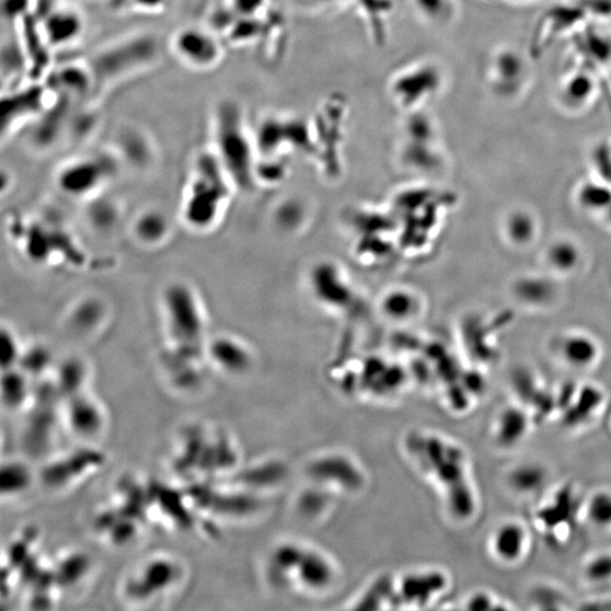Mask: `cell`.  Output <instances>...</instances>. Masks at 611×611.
<instances>
[{
    "label": "cell",
    "mask_w": 611,
    "mask_h": 611,
    "mask_svg": "<svg viewBox=\"0 0 611 611\" xmlns=\"http://www.w3.org/2000/svg\"><path fill=\"white\" fill-rule=\"evenodd\" d=\"M487 77L496 96L515 100L529 87L532 70L522 53L514 48H502L492 55Z\"/></svg>",
    "instance_id": "4fadbf2b"
},
{
    "label": "cell",
    "mask_w": 611,
    "mask_h": 611,
    "mask_svg": "<svg viewBox=\"0 0 611 611\" xmlns=\"http://www.w3.org/2000/svg\"><path fill=\"white\" fill-rule=\"evenodd\" d=\"M31 468L23 461L10 460L0 472V492L3 498L13 499L26 493L33 484Z\"/></svg>",
    "instance_id": "484cf974"
},
{
    "label": "cell",
    "mask_w": 611,
    "mask_h": 611,
    "mask_svg": "<svg viewBox=\"0 0 611 611\" xmlns=\"http://www.w3.org/2000/svg\"><path fill=\"white\" fill-rule=\"evenodd\" d=\"M45 84L56 94L74 101H84L94 96V81L85 62H70L54 67Z\"/></svg>",
    "instance_id": "d6986e66"
},
{
    "label": "cell",
    "mask_w": 611,
    "mask_h": 611,
    "mask_svg": "<svg viewBox=\"0 0 611 611\" xmlns=\"http://www.w3.org/2000/svg\"><path fill=\"white\" fill-rule=\"evenodd\" d=\"M105 460V454L92 447L79 448L49 460L41 471V481L51 491L70 489L90 477Z\"/></svg>",
    "instance_id": "7c38bea8"
},
{
    "label": "cell",
    "mask_w": 611,
    "mask_h": 611,
    "mask_svg": "<svg viewBox=\"0 0 611 611\" xmlns=\"http://www.w3.org/2000/svg\"><path fill=\"white\" fill-rule=\"evenodd\" d=\"M599 94L597 78L585 68L577 67L558 85L557 102L566 113L579 115L587 112Z\"/></svg>",
    "instance_id": "ac0fdd59"
},
{
    "label": "cell",
    "mask_w": 611,
    "mask_h": 611,
    "mask_svg": "<svg viewBox=\"0 0 611 611\" xmlns=\"http://www.w3.org/2000/svg\"><path fill=\"white\" fill-rule=\"evenodd\" d=\"M164 221L153 216H145L138 223V232L142 240L153 241L158 240L163 234Z\"/></svg>",
    "instance_id": "e575fe53"
},
{
    "label": "cell",
    "mask_w": 611,
    "mask_h": 611,
    "mask_svg": "<svg viewBox=\"0 0 611 611\" xmlns=\"http://www.w3.org/2000/svg\"><path fill=\"white\" fill-rule=\"evenodd\" d=\"M169 45L183 65L197 72L214 70L223 58L218 33L207 26H183L173 34Z\"/></svg>",
    "instance_id": "30bf717a"
},
{
    "label": "cell",
    "mask_w": 611,
    "mask_h": 611,
    "mask_svg": "<svg viewBox=\"0 0 611 611\" xmlns=\"http://www.w3.org/2000/svg\"><path fill=\"white\" fill-rule=\"evenodd\" d=\"M207 357L217 368L228 373L244 371L250 362L247 354L230 338H217L208 344Z\"/></svg>",
    "instance_id": "cb8c5ba5"
},
{
    "label": "cell",
    "mask_w": 611,
    "mask_h": 611,
    "mask_svg": "<svg viewBox=\"0 0 611 611\" xmlns=\"http://www.w3.org/2000/svg\"><path fill=\"white\" fill-rule=\"evenodd\" d=\"M269 569L289 584H297L302 590L320 592L334 580L333 564L321 553L298 545L280 546L269 560Z\"/></svg>",
    "instance_id": "9c48e42d"
},
{
    "label": "cell",
    "mask_w": 611,
    "mask_h": 611,
    "mask_svg": "<svg viewBox=\"0 0 611 611\" xmlns=\"http://www.w3.org/2000/svg\"><path fill=\"white\" fill-rule=\"evenodd\" d=\"M535 609H565L566 597L561 589L553 586H542L532 593Z\"/></svg>",
    "instance_id": "1f68e13d"
},
{
    "label": "cell",
    "mask_w": 611,
    "mask_h": 611,
    "mask_svg": "<svg viewBox=\"0 0 611 611\" xmlns=\"http://www.w3.org/2000/svg\"><path fill=\"white\" fill-rule=\"evenodd\" d=\"M549 471L540 463L524 461L514 465L505 475L507 487L519 496H534L549 483Z\"/></svg>",
    "instance_id": "7402d4cb"
},
{
    "label": "cell",
    "mask_w": 611,
    "mask_h": 611,
    "mask_svg": "<svg viewBox=\"0 0 611 611\" xmlns=\"http://www.w3.org/2000/svg\"><path fill=\"white\" fill-rule=\"evenodd\" d=\"M231 181L214 150L197 155L183 204V216L189 227L203 231L218 221Z\"/></svg>",
    "instance_id": "5b68a950"
},
{
    "label": "cell",
    "mask_w": 611,
    "mask_h": 611,
    "mask_svg": "<svg viewBox=\"0 0 611 611\" xmlns=\"http://www.w3.org/2000/svg\"><path fill=\"white\" fill-rule=\"evenodd\" d=\"M574 484H561L543 496L533 511V523L553 545H563L584 522L585 497Z\"/></svg>",
    "instance_id": "52a82bcc"
},
{
    "label": "cell",
    "mask_w": 611,
    "mask_h": 611,
    "mask_svg": "<svg viewBox=\"0 0 611 611\" xmlns=\"http://www.w3.org/2000/svg\"><path fill=\"white\" fill-rule=\"evenodd\" d=\"M584 579L597 587L611 585V551L590 556L583 567Z\"/></svg>",
    "instance_id": "f546056e"
},
{
    "label": "cell",
    "mask_w": 611,
    "mask_h": 611,
    "mask_svg": "<svg viewBox=\"0 0 611 611\" xmlns=\"http://www.w3.org/2000/svg\"><path fill=\"white\" fill-rule=\"evenodd\" d=\"M238 462L234 441L222 430L193 426L181 435L173 461L174 468L192 482L218 479Z\"/></svg>",
    "instance_id": "277c9868"
},
{
    "label": "cell",
    "mask_w": 611,
    "mask_h": 611,
    "mask_svg": "<svg viewBox=\"0 0 611 611\" xmlns=\"http://www.w3.org/2000/svg\"><path fill=\"white\" fill-rule=\"evenodd\" d=\"M180 561L166 554L143 560L128 573L123 584L124 599L135 604H151L172 592L183 580Z\"/></svg>",
    "instance_id": "ba28073f"
},
{
    "label": "cell",
    "mask_w": 611,
    "mask_h": 611,
    "mask_svg": "<svg viewBox=\"0 0 611 611\" xmlns=\"http://www.w3.org/2000/svg\"><path fill=\"white\" fill-rule=\"evenodd\" d=\"M547 264L555 272H562L563 275L572 274L577 266L580 265V250L573 243L567 241L552 244L547 253Z\"/></svg>",
    "instance_id": "f1b7e54d"
},
{
    "label": "cell",
    "mask_w": 611,
    "mask_h": 611,
    "mask_svg": "<svg viewBox=\"0 0 611 611\" xmlns=\"http://www.w3.org/2000/svg\"><path fill=\"white\" fill-rule=\"evenodd\" d=\"M62 420L81 440L92 441L105 431L108 423L105 406L85 392L65 399Z\"/></svg>",
    "instance_id": "9a60e30c"
},
{
    "label": "cell",
    "mask_w": 611,
    "mask_h": 611,
    "mask_svg": "<svg viewBox=\"0 0 611 611\" xmlns=\"http://www.w3.org/2000/svg\"><path fill=\"white\" fill-rule=\"evenodd\" d=\"M90 560L79 552L64 554L54 565L53 570L58 586L70 588L84 579L90 569Z\"/></svg>",
    "instance_id": "4316f807"
},
{
    "label": "cell",
    "mask_w": 611,
    "mask_h": 611,
    "mask_svg": "<svg viewBox=\"0 0 611 611\" xmlns=\"http://www.w3.org/2000/svg\"><path fill=\"white\" fill-rule=\"evenodd\" d=\"M159 57V41L148 32L130 34L96 50L88 60L94 81V96L146 72Z\"/></svg>",
    "instance_id": "3957f363"
},
{
    "label": "cell",
    "mask_w": 611,
    "mask_h": 611,
    "mask_svg": "<svg viewBox=\"0 0 611 611\" xmlns=\"http://www.w3.org/2000/svg\"><path fill=\"white\" fill-rule=\"evenodd\" d=\"M37 18L44 36L54 51L76 45L85 30L83 15L70 7L55 4Z\"/></svg>",
    "instance_id": "2e32d148"
},
{
    "label": "cell",
    "mask_w": 611,
    "mask_h": 611,
    "mask_svg": "<svg viewBox=\"0 0 611 611\" xmlns=\"http://www.w3.org/2000/svg\"><path fill=\"white\" fill-rule=\"evenodd\" d=\"M606 396L596 385L570 384L556 393V417L566 429L590 426L603 411Z\"/></svg>",
    "instance_id": "5bb4252c"
},
{
    "label": "cell",
    "mask_w": 611,
    "mask_h": 611,
    "mask_svg": "<svg viewBox=\"0 0 611 611\" xmlns=\"http://www.w3.org/2000/svg\"><path fill=\"white\" fill-rule=\"evenodd\" d=\"M502 2L515 7H527L539 2V0H502Z\"/></svg>",
    "instance_id": "74e56055"
},
{
    "label": "cell",
    "mask_w": 611,
    "mask_h": 611,
    "mask_svg": "<svg viewBox=\"0 0 611 611\" xmlns=\"http://www.w3.org/2000/svg\"><path fill=\"white\" fill-rule=\"evenodd\" d=\"M465 609L469 610H508L509 607L499 597L487 592L480 591L471 595L465 601Z\"/></svg>",
    "instance_id": "836d02e7"
},
{
    "label": "cell",
    "mask_w": 611,
    "mask_h": 611,
    "mask_svg": "<svg viewBox=\"0 0 611 611\" xmlns=\"http://www.w3.org/2000/svg\"><path fill=\"white\" fill-rule=\"evenodd\" d=\"M168 359L199 364L207 357L206 316L195 292L185 285L170 286L163 296Z\"/></svg>",
    "instance_id": "7a4b0ae2"
},
{
    "label": "cell",
    "mask_w": 611,
    "mask_h": 611,
    "mask_svg": "<svg viewBox=\"0 0 611 611\" xmlns=\"http://www.w3.org/2000/svg\"><path fill=\"white\" fill-rule=\"evenodd\" d=\"M37 0H3V18L8 25L18 26L36 11Z\"/></svg>",
    "instance_id": "4dcf8cb0"
},
{
    "label": "cell",
    "mask_w": 611,
    "mask_h": 611,
    "mask_svg": "<svg viewBox=\"0 0 611 611\" xmlns=\"http://www.w3.org/2000/svg\"><path fill=\"white\" fill-rule=\"evenodd\" d=\"M560 358L569 368L590 369L600 357L599 346L593 338L580 334H567L557 345Z\"/></svg>",
    "instance_id": "603a6c76"
},
{
    "label": "cell",
    "mask_w": 611,
    "mask_h": 611,
    "mask_svg": "<svg viewBox=\"0 0 611 611\" xmlns=\"http://www.w3.org/2000/svg\"><path fill=\"white\" fill-rule=\"evenodd\" d=\"M488 547L493 558L500 565H518L530 549L529 529L521 521L506 520L494 529Z\"/></svg>",
    "instance_id": "e0dca14e"
},
{
    "label": "cell",
    "mask_w": 611,
    "mask_h": 611,
    "mask_svg": "<svg viewBox=\"0 0 611 611\" xmlns=\"http://www.w3.org/2000/svg\"><path fill=\"white\" fill-rule=\"evenodd\" d=\"M168 0H131L129 8L143 13L161 12Z\"/></svg>",
    "instance_id": "d590c367"
},
{
    "label": "cell",
    "mask_w": 611,
    "mask_h": 611,
    "mask_svg": "<svg viewBox=\"0 0 611 611\" xmlns=\"http://www.w3.org/2000/svg\"><path fill=\"white\" fill-rule=\"evenodd\" d=\"M585 610H611V598H597L588 600L580 607Z\"/></svg>",
    "instance_id": "8d00e7d4"
},
{
    "label": "cell",
    "mask_w": 611,
    "mask_h": 611,
    "mask_svg": "<svg viewBox=\"0 0 611 611\" xmlns=\"http://www.w3.org/2000/svg\"><path fill=\"white\" fill-rule=\"evenodd\" d=\"M535 425L532 416L519 402L502 407L493 424L495 443L505 450H511L526 440Z\"/></svg>",
    "instance_id": "ffe728a7"
},
{
    "label": "cell",
    "mask_w": 611,
    "mask_h": 611,
    "mask_svg": "<svg viewBox=\"0 0 611 611\" xmlns=\"http://www.w3.org/2000/svg\"><path fill=\"white\" fill-rule=\"evenodd\" d=\"M214 152L235 182H247L254 158V146L240 106L221 100L212 116Z\"/></svg>",
    "instance_id": "8992f818"
},
{
    "label": "cell",
    "mask_w": 611,
    "mask_h": 611,
    "mask_svg": "<svg viewBox=\"0 0 611 611\" xmlns=\"http://www.w3.org/2000/svg\"><path fill=\"white\" fill-rule=\"evenodd\" d=\"M28 377L19 367L9 368L4 372L2 385L3 404L11 412L27 410L33 400V391L30 388Z\"/></svg>",
    "instance_id": "d4e9b609"
},
{
    "label": "cell",
    "mask_w": 611,
    "mask_h": 611,
    "mask_svg": "<svg viewBox=\"0 0 611 611\" xmlns=\"http://www.w3.org/2000/svg\"><path fill=\"white\" fill-rule=\"evenodd\" d=\"M584 522L599 531L611 530V489L599 488L585 497Z\"/></svg>",
    "instance_id": "83f0119b"
},
{
    "label": "cell",
    "mask_w": 611,
    "mask_h": 611,
    "mask_svg": "<svg viewBox=\"0 0 611 611\" xmlns=\"http://www.w3.org/2000/svg\"><path fill=\"white\" fill-rule=\"evenodd\" d=\"M55 99L56 94L41 82L31 81V83L4 91L2 111H0L3 139L22 125L38 119Z\"/></svg>",
    "instance_id": "8fae6325"
},
{
    "label": "cell",
    "mask_w": 611,
    "mask_h": 611,
    "mask_svg": "<svg viewBox=\"0 0 611 611\" xmlns=\"http://www.w3.org/2000/svg\"><path fill=\"white\" fill-rule=\"evenodd\" d=\"M404 451L436 487L454 519L469 521L477 514L479 495L470 460L457 441L437 433L415 430L406 434Z\"/></svg>",
    "instance_id": "6da1fadb"
},
{
    "label": "cell",
    "mask_w": 611,
    "mask_h": 611,
    "mask_svg": "<svg viewBox=\"0 0 611 611\" xmlns=\"http://www.w3.org/2000/svg\"><path fill=\"white\" fill-rule=\"evenodd\" d=\"M449 587V577L443 572L433 570L411 574L404 577L400 585L401 603L425 606L443 595Z\"/></svg>",
    "instance_id": "44dd1931"
},
{
    "label": "cell",
    "mask_w": 611,
    "mask_h": 611,
    "mask_svg": "<svg viewBox=\"0 0 611 611\" xmlns=\"http://www.w3.org/2000/svg\"><path fill=\"white\" fill-rule=\"evenodd\" d=\"M506 222V232H508V235L520 229L521 231L517 242H520V244L532 242L531 240L535 235V224L533 218L529 214H515L509 216Z\"/></svg>",
    "instance_id": "d6a6232c"
}]
</instances>
